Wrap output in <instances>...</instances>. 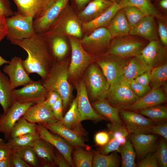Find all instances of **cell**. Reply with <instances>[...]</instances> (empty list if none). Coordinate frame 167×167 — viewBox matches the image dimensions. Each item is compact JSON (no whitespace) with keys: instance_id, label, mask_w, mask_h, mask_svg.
Returning <instances> with one entry per match:
<instances>
[{"instance_id":"cell-1","label":"cell","mask_w":167,"mask_h":167,"mask_svg":"<svg viewBox=\"0 0 167 167\" xmlns=\"http://www.w3.org/2000/svg\"><path fill=\"white\" fill-rule=\"evenodd\" d=\"M11 43L18 45L27 53L28 56L23 60V64L29 75L36 73L43 80L47 78L53 63L48 44L41 34L19 40H11Z\"/></svg>"},{"instance_id":"cell-2","label":"cell","mask_w":167,"mask_h":167,"mask_svg":"<svg viewBox=\"0 0 167 167\" xmlns=\"http://www.w3.org/2000/svg\"><path fill=\"white\" fill-rule=\"evenodd\" d=\"M68 66L64 61L53 63L47 78L42 82L47 92L54 91L59 93L65 109L70 102L71 93V87L68 80Z\"/></svg>"},{"instance_id":"cell-3","label":"cell","mask_w":167,"mask_h":167,"mask_svg":"<svg viewBox=\"0 0 167 167\" xmlns=\"http://www.w3.org/2000/svg\"><path fill=\"white\" fill-rule=\"evenodd\" d=\"M33 18L30 16L22 15L18 11L6 18L7 28V38L19 40L33 36L36 35L33 27Z\"/></svg>"},{"instance_id":"cell-4","label":"cell","mask_w":167,"mask_h":167,"mask_svg":"<svg viewBox=\"0 0 167 167\" xmlns=\"http://www.w3.org/2000/svg\"><path fill=\"white\" fill-rule=\"evenodd\" d=\"M82 24L78 15L72 7L67 4L57 21L47 32H58L66 36L81 39L83 36Z\"/></svg>"},{"instance_id":"cell-5","label":"cell","mask_w":167,"mask_h":167,"mask_svg":"<svg viewBox=\"0 0 167 167\" xmlns=\"http://www.w3.org/2000/svg\"><path fill=\"white\" fill-rule=\"evenodd\" d=\"M144 45L143 41L134 36L114 38L109 44L107 54L123 58L133 57L140 54Z\"/></svg>"},{"instance_id":"cell-6","label":"cell","mask_w":167,"mask_h":167,"mask_svg":"<svg viewBox=\"0 0 167 167\" xmlns=\"http://www.w3.org/2000/svg\"><path fill=\"white\" fill-rule=\"evenodd\" d=\"M106 100L119 109L132 104L139 98L131 90L128 82L121 80L109 89Z\"/></svg>"},{"instance_id":"cell-7","label":"cell","mask_w":167,"mask_h":167,"mask_svg":"<svg viewBox=\"0 0 167 167\" xmlns=\"http://www.w3.org/2000/svg\"><path fill=\"white\" fill-rule=\"evenodd\" d=\"M71 48V63L68 66L69 75L76 78L82 73L92 60V56L84 49L80 39L68 36Z\"/></svg>"},{"instance_id":"cell-8","label":"cell","mask_w":167,"mask_h":167,"mask_svg":"<svg viewBox=\"0 0 167 167\" xmlns=\"http://www.w3.org/2000/svg\"><path fill=\"white\" fill-rule=\"evenodd\" d=\"M120 118L130 133H150L155 124L147 117L134 111L119 109Z\"/></svg>"},{"instance_id":"cell-9","label":"cell","mask_w":167,"mask_h":167,"mask_svg":"<svg viewBox=\"0 0 167 167\" xmlns=\"http://www.w3.org/2000/svg\"><path fill=\"white\" fill-rule=\"evenodd\" d=\"M87 81L92 100L97 101L107 98L109 85L102 72L94 64L88 68Z\"/></svg>"},{"instance_id":"cell-10","label":"cell","mask_w":167,"mask_h":167,"mask_svg":"<svg viewBox=\"0 0 167 167\" xmlns=\"http://www.w3.org/2000/svg\"><path fill=\"white\" fill-rule=\"evenodd\" d=\"M35 104L34 102L21 103L15 101L6 113L0 114V132L3 134L5 139L10 138L11 130L18 120Z\"/></svg>"},{"instance_id":"cell-11","label":"cell","mask_w":167,"mask_h":167,"mask_svg":"<svg viewBox=\"0 0 167 167\" xmlns=\"http://www.w3.org/2000/svg\"><path fill=\"white\" fill-rule=\"evenodd\" d=\"M110 55L98 62L109 85V89L122 79L126 64L123 58Z\"/></svg>"},{"instance_id":"cell-12","label":"cell","mask_w":167,"mask_h":167,"mask_svg":"<svg viewBox=\"0 0 167 167\" xmlns=\"http://www.w3.org/2000/svg\"><path fill=\"white\" fill-rule=\"evenodd\" d=\"M69 0H56L40 17L33 19V27L36 34L48 31L57 21Z\"/></svg>"},{"instance_id":"cell-13","label":"cell","mask_w":167,"mask_h":167,"mask_svg":"<svg viewBox=\"0 0 167 167\" xmlns=\"http://www.w3.org/2000/svg\"><path fill=\"white\" fill-rule=\"evenodd\" d=\"M47 91L42 82L34 81L18 89H14L15 101L21 103L34 102L39 103L45 100Z\"/></svg>"},{"instance_id":"cell-14","label":"cell","mask_w":167,"mask_h":167,"mask_svg":"<svg viewBox=\"0 0 167 167\" xmlns=\"http://www.w3.org/2000/svg\"><path fill=\"white\" fill-rule=\"evenodd\" d=\"M159 136L151 133H130L128 138L131 141L138 161L148 153L155 152Z\"/></svg>"},{"instance_id":"cell-15","label":"cell","mask_w":167,"mask_h":167,"mask_svg":"<svg viewBox=\"0 0 167 167\" xmlns=\"http://www.w3.org/2000/svg\"><path fill=\"white\" fill-rule=\"evenodd\" d=\"M77 89L76 97L80 121L90 120L96 122L106 119L97 113L91 105L88 97L86 85L83 80H81L79 82L77 86Z\"/></svg>"},{"instance_id":"cell-16","label":"cell","mask_w":167,"mask_h":167,"mask_svg":"<svg viewBox=\"0 0 167 167\" xmlns=\"http://www.w3.org/2000/svg\"><path fill=\"white\" fill-rule=\"evenodd\" d=\"M48 130L63 138L73 147H80L89 150L91 147L86 144L83 137L84 131L68 128L59 121L51 123L42 124Z\"/></svg>"},{"instance_id":"cell-17","label":"cell","mask_w":167,"mask_h":167,"mask_svg":"<svg viewBox=\"0 0 167 167\" xmlns=\"http://www.w3.org/2000/svg\"><path fill=\"white\" fill-rule=\"evenodd\" d=\"M22 58L18 57H13L8 65L3 67V72L9 77L11 88L13 89L18 86H25L34 81L29 77L24 69Z\"/></svg>"},{"instance_id":"cell-18","label":"cell","mask_w":167,"mask_h":167,"mask_svg":"<svg viewBox=\"0 0 167 167\" xmlns=\"http://www.w3.org/2000/svg\"><path fill=\"white\" fill-rule=\"evenodd\" d=\"M40 138L54 146L67 161L71 167H74L72 153L74 148L59 135L50 132L41 124L36 125Z\"/></svg>"},{"instance_id":"cell-19","label":"cell","mask_w":167,"mask_h":167,"mask_svg":"<svg viewBox=\"0 0 167 167\" xmlns=\"http://www.w3.org/2000/svg\"><path fill=\"white\" fill-rule=\"evenodd\" d=\"M22 116L29 122L35 124L51 123L58 121L51 107L45 101L31 106Z\"/></svg>"},{"instance_id":"cell-20","label":"cell","mask_w":167,"mask_h":167,"mask_svg":"<svg viewBox=\"0 0 167 167\" xmlns=\"http://www.w3.org/2000/svg\"><path fill=\"white\" fill-rule=\"evenodd\" d=\"M18 12L30 16L34 19L42 15L56 0H13Z\"/></svg>"},{"instance_id":"cell-21","label":"cell","mask_w":167,"mask_h":167,"mask_svg":"<svg viewBox=\"0 0 167 167\" xmlns=\"http://www.w3.org/2000/svg\"><path fill=\"white\" fill-rule=\"evenodd\" d=\"M46 40L53 58L61 61L68 50V45L66 36L60 33L47 32L41 34Z\"/></svg>"},{"instance_id":"cell-22","label":"cell","mask_w":167,"mask_h":167,"mask_svg":"<svg viewBox=\"0 0 167 167\" xmlns=\"http://www.w3.org/2000/svg\"><path fill=\"white\" fill-rule=\"evenodd\" d=\"M167 100L166 94L159 88H153L144 96L123 109L137 112L154 105L161 104Z\"/></svg>"},{"instance_id":"cell-23","label":"cell","mask_w":167,"mask_h":167,"mask_svg":"<svg viewBox=\"0 0 167 167\" xmlns=\"http://www.w3.org/2000/svg\"><path fill=\"white\" fill-rule=\"evenodd\" d=\"M140 54L151 70L158 66L166 57V52L163 46L158 40L150 41L143 49Z\"/></svg>"},{"instance_id":"cell-24","label":"cell","mask_w":167,"mask_h":167,"mask_svg":"<svg viewBox=\"0 0 167 167\" xmlns=\"http://www.w3.org/2000/svg\"><path fill=\"white\" fill-rule=\"evenodd\" d=\"M113 38L105 27L97 28L80 39L83 46L97 50L109 45Z\"/></svg>"},{"instance_id":"cell-25","label":"cell","mask_w":167,"mask_h":167,"mask_svg":"<svg viewBox=\"0 0 167 167\" xmlns=\"http://www.w3.org/2000/svg\"><path fill=\"white\" fill-rule=\"evenodd\" d=\"M154 17L146 15L143 17L131 29L129 35L140 36L150 41L158 40Z\"/></svg>"},{"instance_id":"cell-26","label":"cell","mask_w":167,"mask_h":167,"mask_svg":"<svg viewBox=\"0 0 167 167\" xmlns=\"http://www.w3.org/2000/svg\"><path fill=\"white\" fill-rule=\"evenodd\" d=\"M121 8L118 3L114 2L112 5L103 13L90 21L83 22L82 24V31H92L101 27H107L111 20Z\"/></svg>"},{"instance_id":"cell-27","label":"cell","mask_w":167,"mask_h":167,"mask_svg":"<svg viewBox=\"0 0 167 167\" xmlns=\"http://www.w3.org/2000/svg\"><path fill=\"white\" fill-rule=\"evenodd\" d=\"M113 3L108 0H92L79 13L78 17L83 22L92 20L106 11Z\"/></svg>"},{"instance_id":"cell-28","label":"cell","mask_w":167,"mask_h":167,"mask_svg":"<svg viewBox=\"0 0 167 167\" xmlns=\"http://www.w3.org/2000/svg\"><path fill=\"white\" fill-rule=\"evenodd\" d=\"M106 28L113 38L129 35L131 28L123 8L115 14Z\"/></svg>"},{"instance_id":"cell-29","label":"cell","mask_w":167,"mask_h":167,"mask_svg":"<svg viewBox=\"0 0 167 167\" xmlns=\"http://www.w3.org/2000/svg\"><path fill=\"white\" fill-rule=\"evenodd\" d=\"M149 70H151L147 65L140 54L132 57L128 63L126 64L121 80L129 82Z\"/></svg>"},{"instance_id":"cell-30","label":"cell","mask_w":167,"mask_h":167,"mask_svg":"<svg viewBox=\"0 0 167 167\" xmlns=\"http://www.w3.org/2000/svg\"><path fill=\"white\" fill-rule=\"evenodd\" d=\"M93 105L97 113L111 123L124 125L119 114V109L111 105L105 99L97 100Z\"/></svg>"},{"instance_id":"cell-31","label":"cell","mask_w":167,"mask_h":167,"mask_svg":"<svg viewBox=\"0 0 167 167\" xmlns=\"http://www.w3.org/2000/svg\"><path fill=\"white\" fill-rule=\"evenodd\" d=\"M9 79L0 70V104L6 113L15 102Z\"/></svg>"},{"instance_id":"cell-32","label":"cell","mask_w":167,"mask_h":167,"mask_svg":"<svg viewBox=\"0 0 167 167\" xmlns=\"http://www.w3.org/2000/svg\"><path fill=\"white\" fill-rule=\"evenodd\" d=\"M94 152L80 147H74L72 153L74 167H92Z\"/></svg>"},{"instance_id":"cell-33","label":"cell","mask_w":167,"mask_h":167,"mask_svg":"<svg viewBox=\"0 0 167 167\" xmlns=\"http://www.w3.org/2000/svg\"><path fill=\"white\" fill-rule=\"evenodd\" d=\"M121 164L120 157L116 152L109 155L104 154L98 152H94L92 167H118Z\"/></svg>"},{"instance_id":"cell-34","label":"cell","mask_w":167,"mask_h":167,"mask_svg":"<svg viewBox=\"0 0 167 167\" xmlns=\"http://www.w3.org/2000/svg\"><path fill=\"white\" fill-rule=\"evenodd\" d=\"M79 117L76 97L73 101L69 109L64 116L59 121L65 127L74 129L81 126Z\"/></svg>"},{"instance_id":"cell-35","label":"cell","mask_w":167,"mask_h":167,"mask_svg":"<svg viewBox=\"0 0 167 167\" xmlns=\"http://www.w3.org/2000/svg\"><path fill=\"white\" fill-rule=\"evenodd\" d=\"M32 147L38 157L47 163H54V152L49 143L40 138Z\"/></svg>"},{"instance_id":"cell-36","label":"cell","mask_w":167,"mask_h":167,"mask_svg":"<svg viewBox=\"0 0 167 167\" xmlns=\"http://www.w3.org/2000/svg\"><path fill=\"white\" fill-rule=\"evenodd\" d=\"M147 117L155 124L166 121L167 119V108L159 104L136 112Z\"/></svg>"},{"instance_id":"cell-37","label":"cell","mask_w":167,"mask_h":167,"mask_svg":"<svg viewBox=\"0 0 167 167\" xmlns=\"http://www.w3.org/2000/svg\"><path fill=\"white\" fill-rule=\"evenodd\" d=\"M118 4L121 9L128 6H135L141 10L146 15L159 17L150 0H121Z\"/></svg>"},{"instance_id":"cell-38","label":"cell","mask_w":167,"mask_h":167,"mask_svg":"<svg viewBox=\"0 0 167 167\" xmlns=\"http://www.w3.org/2000/svg\"><path fill=\"white\" fill-rule=\"evenodd\" d=\"M119 153L121 156L122 167H136V154L133 146L128 139L126 142L120 146Z\"/></svg>"},{"instance_id":"cell-39","label":"cell","mask_w":167,"mask_h":167,"mask_svg":"<svg viewBox=\"0 0 167 167\" xmlns=\"http://www.w3.org/2000/svg\"><path fill=\"white\" fill-rule=\"evenodd\" d=\"M37 132L35 124L29 122L22 116L13 127L10 138H14L24 135Z\"/></svg>"},{"instance_id":"cell-40","label":"cell","mask_w":167,"mask_h":167,"mask_svg":"<svg viewBox=\"0 0 167 167\" xmlns=\"http://www.w3.org/2000/svg\"><path fill=\"white\" fill-rule=\"evenodd\" d=\"M167 79V64L159 65L151 71L150 83L153 88H159Z\"/></svg>"},{"instance_id":"cell-41","label":"cell","mask_w":167,"mask_h":167,"mask_svg":"<svg viewBox=\"0 0 167 167\" xmlns=\"http://www.w3.org/2000/svg\"><path fill=\"white\" fill-rule=\"evenodd\" d=\"M40 138L37 132L24 135L14 138H9L7 142L12 148L26 146L32 147L35 142Z\"/></svg>"},{"instance_id":"cell-42","label":"cell","mask_w":167,"mask_h":167,"mask_svg":"<svg viewBox=\"0 0 167 167\" xmlns=\"http://www.w3.org/2000/svg\"><path fill=\"white\" fill-rule=\"evenodd\" d=\"M13 151L25 162L33 166L37 165L36 155L32 147L26 146L12 148Z\"/></svg>"},{"instance_id":"cell-43","label":"cell","mask_w":167,"mask_h":167,"mask_svg":"<svg viewBox=\"0 0 167 167\" xmlns=\"http://www.w3.org/2000/svg\"><path fill=\"white\" fill-rule=\"evenodd\" d=\"M131 29L146 15L137 7L128 6L123 8Z\"/></svg>"},{"instance_id":"cell-44","label":"cell","mask_w":167,"mask_h":167,"mask_svg":"<svg viewBox=\"0 0 167 167\" xmlns=\"http://www.w3.org/2000/svg\"><path fill=\"white\" fill-rule=\"evenodd\" d=\"M166 141L161 137L158 141L155 155L157 160L158 167H167V144Z\"/></svg>"},{"instance_id":"cell-45","label":"cell","mask_w":167,"mask_h":167,"mask_svg":"<svg viewBox=\"0 0 167 167\" xmlns=\"http://www.w3.org/2000/svg\"><path fill=\"white\" fill-rule=\"evenodd\" d=\"M129 82L131 90L139 98L145 95L152 89L149 85H143L134 79Z\"/></svg>"},{"instance_id":"cell-46","label":"cell","mask_w":167,"mask_h":167,"mask_svg":"<svg viewBox=\"0 0 167 167\" xmlns=\"http://www.w3.org/2000/svg\"><path fill=\"white\" fill-rule=\"evenodd\" d=\"M138 167H158L155 152L150 153L138 161L136 164Z\"/></svg>"},{"instance_id":"cell-47","label":"cell","mask_w":167,"mask_h":167,"mask_svg":"<svg viewBox=\"0 0 167 167\" xmlns=\"http://www.w3.org/2000/svg\"><path fill=\"white\" fill-rule=\"evenodd\" d=\"M151 134L160 136L167 141V123L166 121L155 124L151 129Z\"/></svg>"},{"instance_id":"cell-48","label":"cell","mask_w":167,"mask_h":167,"mask_svg":"<svg viewBox=\"0 0 167 167\" xmlns=\"http://www.w3.org/2000/svg\"><path fill=\"white\" fill-rule=\"evenodd\" d=\"M53 115L58 121H61L63 118V104L62 100L60 97L51 107Z\"/></svg>"},{"instance_id":"cell-49","label":"cell","mask_w":167,"mask_h":167,"mask_svg":"<svg viewBox=\"0 0 167 167\" xmlns=\"http://www.w3.org/2000/svg\"><path fill=\"white\" fill-rule=\"evenodd\" d=\"M109 139V133L105 131H101L97 133L94 137L96 144L101 147L104 146L108 143Z\"/></svg>"},{"instance_id":"cell-50","label":"cell","mask_w":167,"mask_h":167,"mask_svg":"<svg viewBox=\"0 0 167 167\" xmlns=\"http://www.w3.org/2000/svg\"><path fill=\"white\" fill-rule=\"evenodd\" d=\"M12 151V148L4 140L0 139V160L10 156Z\"/></svg>"},{"instance_id":"cell-51","label":"cell","mask_w":167,"mask_h":167,"mask_svg":"<svg viewBox=\"0 0 167 167\" xmlns=\"http://www.w3.org/2000/svg\"><path fill=\"white\" fill-rule=\"evenodd\" d=\"M14 12L9 0H0V14H3L8 17L12 16Z\"/></svg>"},{"instance_id":"cell-52","label":"cell","mask_w":167,"mask_h":167,"mask_svg":"<svg viewBox=\"0 0 167 167\" xmlns=\"http://www.w3.org/2000/svg\"><path fill=\"white\" fill-rule=\"evenodd\" d=\"M10 157L12 167H29L27 164L20 156L15 153L13 150L10 155Z\"/></svg>"},{"instance_id":"cell-53","label":"cell","mask_w":167,"mask_h":167,"mask_svg":"<svg viewBox=\"0 0 167 167\" xmlns=\"http://www.w3.org/2000/svg\"><path fill=\"white\" fill-rule=\"evenodd\" d=\"M158 32L161 41L165 46L167 45V28L162 22L158 23Z\"/></svg>"},{"instance_id":"cell-54","label":"cell","mask_w":167,"mask_h":167,"mask_svg":"<svg viewBox=\"0 0 167 167\" xmlns=\"http://www.w3.org/2000/svg\"><path fill=\"white\" fill-rule=\"evenodd\" d=\"M151 71V70L147 71L136 78L134 80L143 85H149L150 82Z\"/></svg>"},{"instance_id":"cell-55","label":"cell","mask_w":167,"mask_h":167,"mask_svg":"<svg viewBox=\"0 0 167 167\" xmlns=\"http://www.w3.org/2000/svg\"><path fill=\"white\" fill-rule=\"evenodd\" d=\"M6 18L3 14H0V42L6 36L7 32Z\"/></svg>"},{"instance_id":"cell-56","label":"cell","mask_w":167,"mask_h":167,"mask_svg":"<svg viewBox=\"0 0 167 167\" xmlns=\"http://www.w3.org/2000/svg\"><path fill=\"white\" fill-rule=\"evenodd\" d=\"M60 97L57 92L49 91L47 92L45 101L51 107Z\"/></svg>"},{"instance_id":"cell-57","label":"cell","mask_w":167,"mask_h":167,"mask_svg":"<svg viewBox=\"0 0 167 167\" xmlns=\"http://www.w3.org/2000/svg\"><path fill=\"white\" fill-rule=\"evenodd\" d=\"M62 155L61 154L54 153V163L59 167H71L66 160Z\"/></svg>"},{"instance_id":"cell-58","label":"cell","mask_w":167,"mask_h":167,"mask_svg":"<svg viewBox=\"0 0 167 167\" xmlns=\"http://www.w3.org/2000/svg\"><path fill=\"white\" fill-rule=\"evenodd\" d=\"M12 167V166L10 155L5 159L0 160V167Z\"/></svg>"},{"instance_id":"cell-59","label":"cell","mask_w":167,"mask_h":167,"mask_svg":"<svg viewBox=\"0 0 167 167\" xmlns=\"http://www.w3.org/2000/svg\"><path fill=\"white\" fill-rule=\"evenodd\" d=\"M92 0H75L77 7L81 9L85 6Z\"/></svg>"},{"instance_id":"cell-60","label":"cell","mask_w":167,"mask_h":167,"mask_svg":"<svg viewBox=\"0 0 167 167\" xmlns=\"http://www.w3.org/2000/svg\"><path fill=\"white\" fill-rule=\"evenodd\" d=\"M161 6L163 8L167 9V0H161L160 3Z\"/></svg>"},{"instance_id":"cell-61","label":"cell","mask_w":167,"mask_h":167,"mask_svg":"<svg viewBox=\"0 0 167 167\" xmlns=\"http://www.w3.org/2000/svg\"><path fill=\"white\" fill-rule=\"evenodd\" d=\"M10 62V61L6 60L0 55V66H2L4 64H8Z\"/></svg>"},{"instance_id":"cell-62","label":"cell","mask_w":167,"mask_h":167,"mask_svg":"<svg viewBox=\"0 0 167 167\" xmlns=\"http://www.w3.org/2000/svg\"><path fill=\"white\" fill-rule=\"evenodd\" d=\"M108 0L109 1H111V2L113 1V2H114V1H115V0Z\"/></svg>"}]
</instances>
